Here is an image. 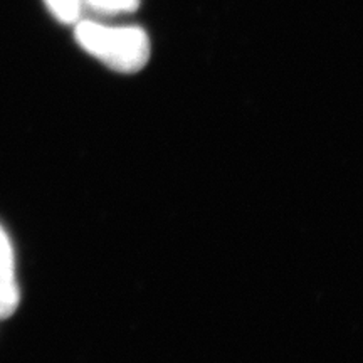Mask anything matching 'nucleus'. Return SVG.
I'll list each match as a JSON object with an SVG mask.
<instances>
[{
	"instance_id": "1",
	"label": "nucleus",
	"mask_w": 363,
	"mask_h": 363,
	"mask_svg": "<svg viewBox=\"0 0 363 363\" xmlns=\"http://www.w3.org/2000/svg\"><path fill=\"white\" fill-rule=\"evenodd\" d=\"M74 35L86 52L118 72L133 74L143 69L150 59V39L142 27H111L78 21Z\"/></svg>"
},
{
	"instance_id": "2",
	"label": "nucleus",
	"mask_w": 363,
	"mask_h": 363,
	"mask_svg": "<svg viewBox=\"0 0 363 363\" xmlns=\"http://www.w3.org/2000/svg\"><path fill=\"white\" fill-rule=\"evenodd\" d=\"M19 286L13 272V252L6 230L0 227V318H9L19 306Z\"/></svg>"
},
{
	"instance_id": "3",
	"label": "nucleus",
	"mask_w": 363,
	"mask_h": 363,
	"mask_svg": "<svg viewBox=\"0 0 363 363\" xmlns=\"http://www.w3.org/2000/svg\"><path fill=\"white\" fill-rule=\"evenodd\" d=\"M44 2L52 16L62 24L78 22L84 7L83 0H44Z\"/></svg>"
},
{
	"instance_id": "4",
	"label": "nucleus",
	"mask_w": 363,
	"mask_h": 363,
	"mask_svg": "<svg viewBox=\"0 0 363 363\" xmlns=\"http://www.w3.org/2000/svg\"><path fill=\"white\" fill-rule=\"evenodd\" d=\"M83 4L99 13H123L136 11L140 0H83Z\"/></svg>"
}]
</instances>
